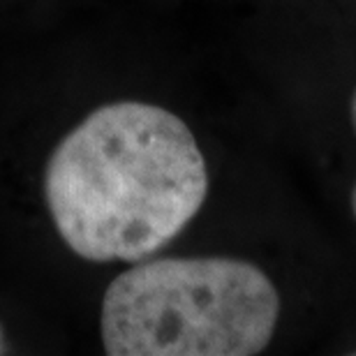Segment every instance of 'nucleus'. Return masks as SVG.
Returning <instances> with one entry per match:
<instances>
[{
    "label": "nucleus",
    "instance_id": "nucleus-2",
    "mask_svg": "<svg viewBox=\"0 0 356 356\" xmlns=\"http://www.w3.org/2000/svg\"><path fill=\"white\" fill-rule=\"evenodd\" d=\"M277 319L280 294L250 261L162 257L109 282L99 331L111 356H252Z\"/></svg>",
    "mask_w": 356,
    "mask_h": 356
},
{
    "label": "nucleus",
    "instance_id": "nucleus-1",
    "mask_svg": "<svg viewBox=\"0 0 356 356\" xmlns=\"http://www.w3.org/2000/svg\"><path fill=\"white\" fill-rule=\"evenodd\" d=\"M206 195V158L188 123L137 99L90 111L44 169L56 232L88 261L151 257L192 222Z\"/></svg>",
    "mask_w": 356,
    "mask_h": 356
},
{
    "label": "nucleus",
    "instance_id": "nucleus-3",
    "mask_svg": "<svg viewBox=\"0 0 356 356\" xmlns=\"http://www.w3.org/2000/svg\"><path fill=\"white\" fill-rule=\"evenodd\" d=\"M350 113H352V125H354V134H356V90H354V95H352ZM350 204H352V213H354V220H356V183H354V188H352V199H350Z\"/></svg>",
    "mask_w": 356,
    "mask_h": 356
},
{
    "label": "nucleus",
    "instance_id": "nucleus-4",
    "mask_svg": "<svg viewBox=\"0 0 356 356\" xmlns=\"http://www.w3.org/2000/svg\"><path fill=\"white\" fill-rule=\"evenodd\" d=\"M7 352V340H5V329H3V324H0V354H5Z\"/></svg>",
    "mask_w": 356,
    "mask_h": 356
}]
</instances>
